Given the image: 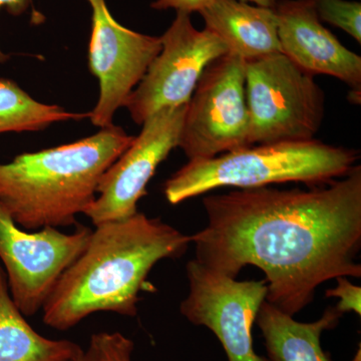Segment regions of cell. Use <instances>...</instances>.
Returning <instances> with one entry per match:
<instances>
[{
	"label": "cell",
	"instance_id": "5",
	"mask_svg": "<svg viewBox=\"0 0 361 361\" xmlns=\"http://www.w3.org/2000/svg\"><path fill=\"white\" fill-rule=\"evenodd\" d=\"M249 145L310 141L322 127L325 94L314 75L282 52L245 61Z\"/></svg>",
	"mask_w": 361,
	"mask_h": 361
},
{
	"label": "cell",
	"instance_id": "13",
	"mask_svg": "<svg viewBox=\"0 0 361 361\" xmlns=\"http://www.w3.org/2000/svg\"><path fill=\"white\" fill-rule=\"evenodd\" d=\"M200 14L205 28L245 61L281 52L274 8L240 0H215Z\"/></svg>",
	"mask_w": 361,
	"mask_h": 361
},
{
	"label": "cell",
	"instance_id": "15",
	"mask_svg": "<svg viewBox=\"0 0 361 361\" xmlns=\"http://www.w3.org/2000/svg\"><path fill=\"white\" fill-rule=\"evenodd\" d=\"M84 349L75 342L40 336L26 322L0 264V361H78Z\"/></svg>",
	"mask_w": 361,
	"mask_h": 361
},
{
	"label": "cell",
	"instance_id": "7",
	"mask_svg": "<svg viewBox=\"0 0 361 361\" xmlns=\"http://www.w3.org/2000/svg\"><path fill=\"white\" fill-rule=\"evenodd\" d=\"M92 231L80 226L71 234L52 227L28 232L0 204V260L9 293L23 315L42 310L59 277L85 250Z\"/></svg>",
	"mask_w": 361,
	"mask_h": 361
},
{
	"label": "cell",
	"instance_id": "17",
	"mask_svg": "<svg viewBox=\"0 0 361 361\" xmlns=\"http://www.w3.org/2000/svg\"><path fill=\"white\" fill-rule=\"evenodd\" d=\"M322 23L341 28L360 44L361 4L350 0H312Z\"/></svg>",
	"mask_w": 361,
	"mask_h": 361
},
{
	"label": "cell",
	"instance_id": "14",
	"mask_svg": "<svg viewBox=\"0 0 361 361\" xmlns=\"http://www.w3.org/2000/svg\"><path fill=\"white\" fill-rule=\"evenodd\" d=\"M341 315L329 307L314 322H299L265 300L256 322L270 361H329L322 348V334L336 329Z\"/></svg>",
	"mask_w": 361,
	"mask_h": 361
},
{
	"label": "cell",
	"instance_id": "8",
	"mask_svg": "<svg viewBox=\"0 0 361 361\" xmlns=\"http://www.w3.org/2000/svg\"><path fill=\"white\" fill-rule=\"evenodd\" d=\"M161 42L160 54L126 103L137 125L163 109L188 104L206 66L229 52L215 33L197 30L187 13H177Z\"/></svg>",
	"mask_w": 361,
	"mask_h": 361
},
{
	"label": "cell",
	"instance_id": "23",
	"mask_svg": "<svg viewBox=\"0 0 361 361\" xmlns=\"http://www.w3.org/2000/svg\"><path fill=\"white\" fill-rule=\"evenodd\" d=\"M78 361H96V360H94L92 350L87 348V350L82 351Z\"/></svg>",
	"mask_w": 361,
	"mask_h": 361
},
{
	"label": "cell",
	"instance_id": "21",
	"mask_svg": "<svg viewBox=\"0 0 361 361\" xmlns=\"http://www.w3.org/2000/svg\"><path fill=\"white\" fill-rule=\"evenodd\" d=\"M30 2V0H0V9L4 7L13 16H20L27 9ZM8 59V54L0 49V63H6Z\"/></svg>",
	"mask_w": 361,
	"mask_h": 361
},
{
	"label": "cell",
	"instance_id": "19",
	"mask_svg": "<svg viewBox=\"0 0 361 361\" xmlns=\"http://www.w3.org/2000/svg\"><path fill=\"white\" fill-rule=\"evenodd\" d=\"M337 286L326 291V297H336L339 299L336 306V310L341 314L353 312L361 315V287L348 281L346 277H336Z\"/></svg>",
	"mask_w": 361,
	"mask_h": 361
},
{
	"label": "cell",
	"instance_id": "22",
	"mask_svg": "<svg viewBox=\"0 0 361 361\" xmlns=\"http://www.w3.org/2000/svg\"><path fill=\"white\" fill-rule=\"evenodd\" d=\"M240 1L254 4V6L267 7V8H275L279 0H240Z\"/></svg>",
	"mask_w": 361,
	"mask_h": 361
},
{
	"label": "cell",
	"instance_id": "16",
	"mask_svg": "<svg viewBox=\"0 0 361 361\" xmlns=\"http://www.w3.org/2000/svg\"><path fill=\"white\" fill-rule=\"evenodd\" d=\"M90 113H71L58 104L40 103L8 78H0V134L37 132L52 123L80 121Z\"/></svg>",
	"mask_w": 361,
	"mask_h": 361
},
{
	"label": "cell",
	"instance_id": "18",
	"mask_svg": "<svg viewBox=\"0 0 361 361\" xmlns=\"http://www.w3.org/2000/svg\"><path fill=\"white\" fill-rule=\"evenodd\" d=\"M89 348L96 361H133L135 344L120 332H101L92 336Z\"/></svg>",
	"mask_w": 361,
	"mask_h": 361
},
{
	"label": "cell",
	"instance_id": "6",
	"mask_svg": "<svg viewBox=\"0 0 361 361\" xmlns=\"http://www.w3.org/2000/svg\"><path fill=\"white\" fill-rule=\"evenodd\" d=\"M245 59L227 52L206 66L191 99L179 146L189 161L205 160L249 145Z\"/></svg>",
	"mask_w": 361,
	"mask_h": 361
},
{
	"label": "cell",
	"instance_id": "1",
	"mask_svg": "<svg viewBox=\"0 0 361 361\" xmlns=\"http://www.w3.org/2000/svg\"><path fill=\"white\" fill-rule=\"evenodd\" d=\"M208 224L192 235L196 258L236 278L245 266L264 272L266 301L294 316L317 287L360 278L361 168L310 189H241L203 199Z\"/></svg>",
	"mask_w": 361,
	"mask_h": 361
},
{
	"label": "cell",
	"instance_id": "2",
	"mask_svg": "<svg viewBox=\"0 0 361 361\" xmlns=\"http://www.w3.org/2000/svg\"><path fill=\"white\" fill-rule=\"evenodd\" d=\"M190 243L191 236L140 212L96 226L47 297L44 322L65 331L97 312L137 315L140 294L151 290L147 279L154 266L180 257Z\"/></svg>",
	"mask_w": 361,
	"mask_h": 361
},
{
	"label": "cell",
	"instance_id": "24",
	"mask_svg": "<svg viewBox=\"0 0 361 361\" xmlns=\"http://www.w3.org/2000/svg\"><path fill=\"white\" fill-rule=\"evenodd\" d=\"M351 361H361V348L360 345L358 346L357 351H356L355 357Z\"/></svg>",
	"mask_w": 361,
	"mask_h": 361
},
{
	"label": "cell",
	"instance_id": "9",
	"mask_svg": "<svg viewBox=\"0 0 361 361\" xmlns=\"http://www.w3.org/2000/svg\"><path fill=\"white\" fill-rule=\"evenodd\" d=\"M187 277L189 294L180 303L182 315L210 329L222 344L228 361H270L255 353L252 336L267 295L265 280L236 281L195 259L188 262Z\"/></svg>",
	"mask_w": 361,
	"mask_h": 361
},
{
	"label": "cell",
	"instance_id": "12",
	"mask_svg": "<svg viewBox=\"0 0 361 361\" xmlns=\"http://www.w3.org/2000/svg\"><path fill=\"white\" fill-rule=\"evenodd\" d=\"M281 52L310 75L338 78L360 103L361 58L349 51L315 13L312 0H279L274 8Z\"/></svg>",
	"mask_w": 361,
	"mask_h": 361
},
{
	"label": "cell",
	"instance_id": "20",
	"mask_svg": "<svg viewBox=\"0 0 361 361\" xmlns=\"http://www.w3.org/2000/svg\"><path fill=\"white\" fill-rule=\"evenodd\" d=\"M215 0H156L151 4L152 8L156 11H167L175 9L177 13H201L208 8Z\"/></svg>",
	"mask_w": 361,
	"mask_h": 361
},
{
	"label": "cell",
	"instance_id": "3",
	"mask_svg": "<svg viewBox=\"0 0 361 361\" xmlns=\"http://www.w3.org/2000/svg\"><path fill=\"white\" fill-rule=\"evenodd\" d=\"M113 125L71 144L0 163V204L20 228L70 227L96 200L99 180L133 141Z\"/></svg>",
	"mask_w": 361,
	"mask_h": 361
},
{
	"label": "cell",
	"instance_id": "11",
	"mask_svg": "<svg viewBox=\"0 0 361 361\" xmlns=\"http://www.w3.org/2000/svg\"><path fill=\"white\" fill-rule=\"evenodd\" d=\"M187 104L166 108L149 116L129 148L106 170L96 200L85 210L92 224L128 219L137 213L149 180L161 161L179 146Z\"/></svg>",
	"mask_w": 361,
	"mask_h": 361
},
{
	"label": "cell",
	"instance_id": "4",
	"mask_svg": "<svg viewBox=\"0 0 361 361\" xmlns=\"http://www.w3.org/2000/svg\"><path fill=\"white\" fill-rule=\"evenodd\" d=\"M358 159L356 149L316 139L257 145L188 161L166 180L164 193L178 205L223 187L255 189L286 182L322 186L348 175Z\"/></svg>",
	"mask_w": 361,
	"mask_h": 361
},
{
	"label": "cell",
	"instance_id": "10",
	"mask_svg": "<svg viewBox=\"0 0 361 361\" xmlns=\"http://www.w3.org/2000/svg\"><path fill=\"white\" fill-rule=\"evenodd\" d=\"M92 7L89 44L90 73L99 84V101L90 111L97 128L113 126L116 111L126 106L130 94L160 54L161 37L134 32L111 16L106 0H87Z\"/></svg>",
	"mask_w": 361,
	"mask_h": 361
}]
</instances>
